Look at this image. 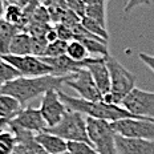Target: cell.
I'll list each match as a JSON object with an SVG mask.
<instances>
[{
  "mask_svg": "<svg viewBox=\"0 0 154 154\" xmlns=\"http://www.w3.org/2000/svg\"><path fill=\"white\" fill-rule=\"evenodd\" d=\"M72 75L66 76H56V75H45L37 77H25L20 76L17 79L5 82L0 86V94H11L24 105L31 100L44 96L51 89L60 91L63 85L70 79Z\"/></svg>",
  "mask_w": 154,
  "mask_h": 154,
  "instance_id": "cell-1",
  "label": "cell"
},
{
  "mask_svg": "<svg viewBox=\"0 0 154 154\" xmlns=\"http://www.w3.org/2000/svg\"><path fill=\"white\" fill-rule=\"evenodd\" d=\"M59 96L68 109L80 112V113L85 114L86 117L105 120V121H109V122H114V121L124 120V118H146V117H140V116L130 113L122 105L108 104L104 100L88 101L81 97H72V96L60 91H59Z\"/></svg>",
  "mask_w": 154,
  "mask_h": 154,
  "instance_id": "cell-2",
  "label": "cell"
},
{
  "mask_svg": "<svg viewBox=\"0 0 154 154\" xmlns=\"http://www.w3.org/2000/svg\"><path fill=\"white\" fill-rule=\"evenodd\" d=\"M110 73V92L104 94L102 100L108 104L122 105L124 98L136 88V76L126 69L112 54L105 57Z\"/></svg>",
  "mask_w": 154,
  "mask_h": 154,
  "instance_id": "cell-3",
  "label": "cell"
},
{
  "mask_svg": "<svg viewBox=\"0 0 154 154\" xmlns=\"http://www.w3.org/2000/svg\"><path fill=\"white\" fill-rule=\"evenodd\" d=\"M45 130L61 137L65 141H80V142L92 143L88 137L86 116L76 110L68 109V112L65 113V116H64L63 120L59 124L52 128H47Z\"/></svg>",
  "mask_w": 154,
  "mask_h": 154,
  "instance_id": "cell-4",
  "label": "cell"
},
{
  "mask_svg": "<svg viewBox=\"0 0 154 154\" xmlns=\"http://www.w3.org/2000/svg\"><path fill=\"white\" fill-rule=\"evenodd\" d=\"M86 129H88V137L97 149L100 154H117L116 147V136L112 122L105 120H97V118L86 117Z\"/></svg>",
  "mask_w": 154,
  "mask_h": 154,
  "instance_id": "cell-5",
  "label": "cell"
},
{
  "mask_svg": "<svg viewBox=\"0 0 154 154\" xmlns=\"http://www.w3.org/2000/svg\"><path fill=\"white\" fill-rule=\"evenodd\" d=\"M5 61L15 66L20 72L21 76L25 77H37L45 75H54V70L51 65L43 61L41 57L35 54H25V56H16V54H3Z\"/></svg>",
  "mask_w": 154,
  "mask_h": 154,
  "instance_id": "cell-6",
  "label": "cell"
},
{
  "mask_svg": "<svg viewBox=\"0 0 154 154\" xmlns=\"http://www.w3.org/2000/svg\"><path fill=\"white\" fill-rule=\"evenodd\" d=\"M112 126L121 136L154 141V120L152 118H124L112 122Z\"/></svg>",
  "mask_w": 154,
  "mask_h": 154,
  "instance_id": "cell-7",
  "label": "cell"
},
{
  "mask_svg": "<svg viewBox=\"0 0 154 154\" xmlns=\"http://www.w3.org/2000/svg\"><path fill=\"white\" fill-rule=\"evenodd\" d=\"M122 106L136 116L154 120V92L134 88L124 98Z\"/></svg>",
  "mask_w": 154,
  "mask_h": 154,
  "instance_id": "cell-8",
  "label": "cell"
},
{
  "mask_svg": "<svg viewBox=\"0 0 154 154\" xmlns=\"http://www.w3.org/2000/svg\"><path fill=\"white\" fill-rule=\"evenodd\" d=\"M38 109H40L48 128L57 125L68 112V108L60 98L59 91H56V89H51L43 96Z\"/></svg>",
  "mask_w": 154,
  "mask_h": 154,
  "instance_id": "cell-9",
  "label": "cell"
},
{
  "mask_svg": "<svg viewBox=\"0 0 154 154\" xmlns=\"http://www.w3.org/2000/svg\"><path fill=\"white\" fill-rule=\"evenodd\" d=\"M69 88L76 91L80 97L88 101H102V93L98 91L94 80L88 69H81L76 73H72L70 79L66 81Z\"/></svg>",
  "mask_w": 154,
  "mask_h": 154,
  "instance_id": "cell-10",
  "label": "cell"
},
{
  "mask_svg": "<svg viewBox=\"0 0 154 154\" xmlns=\"http://www.w3.org/2000/svg\"><path fill=\"white\" fill-rule=\"evenodd\" d=\"M11 122L15 124L19 128L29 130L35 134L41 133V131H44L48 128L45 120L43 118L40 109L33 108V106L23 108L20 113L16 116L14 120H11Z\"/></svg>",
  "mask_w": 154,
  "mask_h": 154,
  "instance_id": "cell-11",
  "label": "cell"
},
{
  "mask_svg": "<svg viewBox=\"0 0 154 154\" xmlns=\"http://www.w3.org/2000/svg\"><path fill=\"white\" fill-rule=\"evenodd\" d=\"M117 154H154V141L116 136Z\"/></svg>",
  "mask_w": 154,
  "mask_h": 154,
  "instance_id": "cell-12",
  "label": "cell"
},
{
  "mask_svg": "<svg viewBox=\"0 0 154 154\" xmlns=\"http://www.w3.org/2000/svg\"><path fill=\"white\" fill-rule=\"evenodd\" d=\"M88 70L91 72L93 80H94L98 91L102 93V96L110 92V73H109L105 57H98L94 63H92L88 66Z\"/></svg>",
  "mask_w": 154,
  "mask_h": 154,
  "instance_id": "cell-13",
  "label": "cell"
},
{
  "mask_svg": "<svg viewBox=\"0 0 154 154\" xmlns=\"http://www.w3.org/2000/svg\"><path fill=\"white\" fill-rule=\"evenodd\" d=\"M36 140L49 154H60L68 150V141L47 130L36 134Z\"/></svg>",
  "mask_w": 154,
  "mask_h": 154,
  "instance_id": "cell-14",
  "label": "cell"
},
{
  "mask_svg": "<svg viewBox=\"0 0 154 154\" xmlns=\"http://www.w3.org/2000/svg\"><path fill=\"white\" fill-rule=\"evenodd\" d=\"M9 54L25 56L32 54V36L27 31H21L16 33L9 44Z\"/></svg>",
  "mask_w": 154,
  "mask_h": 154,
  "instance_id": "cell-15",
  "label": "cell"
},
{
  "mask_svg": "<svg viewBox=\"0 0 154 154\" xmlns=\"http://www.w3.org/2000/svg\"><path fill=\"white\" fill-rule=\"evenodd\" d=\"M24 106L11 94H0V118L14 120Z\"/></svg>",
  "mask_w": 154,
  "mask_h": 154,
  "instance_id": "cell-16",
  "label": "cell"
},
{
  "mask_svg": "<svg viewBox=\"0 0 154 154\" xmlns=\"http://www.w3.org/2000/svg\"><path fill=\"white\" fill-rule=\"evenodd\" d=\"M23 29H20L17 25L8 23L4 19L0 20V52H2V54H8L9 44H11L12 38L16 33H19Z\"/></svg>",
  "mask_w": 154,
  "mask_h": 154,
  "instance_id": "cell-17",
  "label": "cell"
},
{
  "mask_svg": "<svg viewBox=\"0 0 154 154\" xmlns=\"http://www.w3.org/2000/svg\"><path fill=\"white\" fill-rule=\"evenodd\" d=\"M88 54H89L88 49H86L85 45L80 40L75 38V40H72V41L68 43L66 56H69L72 60H76V61H84V60H86L88 57H91V56H88Z\"/></svg>",
  "mask_w": 154,
  "mask_h": 154,
  "instance_id": "cell-18",
  "label": "cell"
},
{
  "mask_svg": "<svg viewBox=\"0 0 154 154\" xmlns=\"http://www.w3.org/2000/svg\"><path fill=\"white\" fill-rule=\"evenodd\" d=\"M85 16L106 27V2H102L100 4L94 5H88L85 8Z\"/></svg>",
  "mask_w": 154,
  "mask_h": 154,
  "instance_id": "cell-19",
  "label": "cell"
},
{
  "mask_svg": "<svg viewBox=\"0 0 154 154\" xmlns=\"http://www.w3.org/2000/svg\"><path fill=\"white\" fill-rule=\"evenodd\" d=\"M16 146H17V141L11 130H5L0 134V154H12Z\"/></svg>",
  "mask_w": 154,
  "mask_h": 154,
  "instance_id": "cell-20",
  "label": "cell"
},
{
  "mask_svg": "<svg viewBox=\"0 0 154 154\" xmlns=\"http://www.w3.org/2000/svg\"><path fill=\"white\" fill-rule=\"evenodd\" d=\"M20 72L15 68L12 64H9L8 61H5L4 59L0 60V84H5L9 82L12 80L20 77Z\"/></svg>",
  "mask_w": 154,
  "mask_h": 154,
  "instance_id": "cell-21",
  "label": "cell"
},
{
  "mask_svg": "<svg viewBox=\"0 0 154 154\" xmlns=\"http://www.w3.org/2000/svg\"><path fill=\"white\" fill-rule=\"evenodd\" d=\"M81 24L84 25V27L88 29L91 33L96 35V36L104 38V40H109V35H108V31H106V27H104V25H101L100 23H97L96 20H93L91 17H84L81 19Z\"/></svg>",
  "mask_w": 154,
  "mask_h": 154,
  "instance_id": "cell-22",
  "label": "cell"
},
{
  "mask_svg": "<svg viewBox=\"0 0 154 154\" xmlns=\"http://www.w3.org/2000/svg\"><path fill=\"white\" fill-rule=\"evenodd\" d=\"M68 43L69 41L61 40V38L53 41V43H49L43 57H59V56H63V54H66Z\"/></svg>",
  "mask_w": 154,
  "mask_h": 154,
  "instance_id": "cell-23",
  "label": "cell"
},
{
  "mask_svg": "<svg viewBox=\"0 0 154 154\" xmlns=\"http://www.w3.org/2000/svg\"><path fill=\"white\" fill-rule=\"evenodd\" d=\"M68 150L73 154H100L92 143L80 141H68Z\"/></svg>",
  "mask_w": 154,
  "mask_h": 154,
  "instance_id": "cell-24",
  "label": "cell"
},
{
  "mask_svg": "<svg viewBox=\"0 0 154 154\" xmlns=\"http://www.w3.org/2000/svg\"><path fill=\"white\" fill-rule=\"evenodd\" d=\"M54 28H56V31H57L59 38H61V40H65V41L75 40V33H73L72 28H69L68 25H65V24H63V23H57Z\"/></svg>",
  "mask_w": 154,
  "mask_h": 154,
  "instance_id": "cell-25",
  "label": "cell"
},
{
  "mask_svg": "<svg viewBox=\"0 0 154 154\" xmlns=\"http://www.w3.org/2000/svg\"><path fill=\"white\" fill-rule=\"evenodd\" d=\"M150 3H152V0H128L122 12L124 14H129L134 8L141 7V5H150Z\"/></svg>",
  "mask_w": 154,
  "mask_h": 154,
  "instance_id": "cell-26",
  "label": "cell"
},
{
  "mask_svg": "<svg viewBox=\"0 0 154 154\" xmlns=\"http://www.w3.org/2000/svg\"><path fill=\"white\" fill-rule=\"evenodd\" d=\"M68 4V7L69 9H72L75 14H77L80 16V17H84L85 16V8H86V5L82 3V0H79V2H72V3H66Z\"/></svg>",
  "mask_w": 154,
  "mask_h": 154,
  "instance_id": "cell-27",
  "label": "cell"
},
{
  "mask_svg": "<svg viewBox=\"0 0 154 154\" xmlns=\"http://www.w3.org/2000/svg\"><path fill=\"white\" fill-rule=\"evenodd\" d=\"M138 57H140L141 61L147 66V68L154 72V56L153 54H149V53H145V52H140Z\"/></svg>",
  "mask_w": 154,
  "mask_h": 154,
  "instance_id": "cell-28",
  "label": "cell"
},
{
  "mask_svg": "<svg viewBox=\"0 0 154 154\" xmlns=\"http://www.w3.org/2000/svg\"><path fill=\"white\" fill-rule=\"evenodd\" d=\"M45 38H47L48 44L53 43V41H56V40H59V35H57L56 28H54V27H49V29H48L47 33H45Z\"/></svg>",
  "mask_w": 154,
  "mask_h": 154,
  "instance_id": "cell-29",
  "label": "cell"
},
{
  "mask_svg": "<svg viewBox=\"0 0 154 154\" xmlns=\"http://www.w3.org/2000/svg\"><path fill=\"white\" fill-rule=\"evenodd\" d=\"M5 4H15V5H20V7L25 8L28 4L31 3V0H4Z\"/></svg>",
  "mask_w": 154,
  "mask_h": 154,
  "instance_id": "cell-30",
  "label": "cell"
},
{
  "mask_svg": "<svg viewBox=\"0 0 154 154\" xmlns=\"http://www.w3.org/2000/svg\"><path fill=\"white\" fill-rule=\"evenodd\" d=\"M5 7H7V4H5V2H4V0H0V20H3V19H4Z\"/></svg>",
  "mask_w": 154,
  "mask_h": 154,
  "instance_id": "cell-31",
  "label": "cell"
},
{
  "mask_svg": "<svg viewBox=\"0 0 154 154\" xmlns=\"http://www.w3.org/2000/svg\"><path fill=\"white\" fill-rule=\"evenodd\" d=\"M12 154H29L25 150V147L24 146H21V145H17L16 146V149H15V152L12 153Z\"/></svg>",
  "mask_w": 154,
  "mask_h": 154,
  "instance_id": "cell-32",
  "label": "cell"
},
{
  "mask_svg": "<svg viewBox=\"0 0 154 154\" xmlns=\"http://www.w3.org/2000/svg\"><path fill=\"white\" fill-rule=\"evenodd\" d=\"M104 0H82V3L88 7V5H94V4H100V3H102Z\"/></svg>",
  "mask_w": 154,
  "mask_h": 154,
  "instance_id": "cell-33",
  "label": "cell"
},
{
  "mask_svg": "<svg viewBox=\"0 0 154 154\" xmlns=\"http://www.w3.org/2000/svg\"><path fill=\"white\" fill-rule=\"evenodd\" d=\"M60 0H41V4L45 5V7H51V5L56 4V3H59Z\"/></svg>",
  "mask_w": 154,
  "mask_h": 154,
  "instance_id": "cell-34",
  "label": "cell"
},
{
  "mask_svg": "<svg viewBox=\"0 0 154 154\" xmlns=\"http://www.w3.org/2000/svg\"><path fill=\"white\" fill-rule=\"evenodd\" d=\"M60 154H73V153L69 152V150H66V152H63V153H60Z\"/></svg>",
  "mask_w": 154,
  "mask_h": 154,
  "instance_id": "cell-35",
  "label": "cell"
},
{
  "mask_svg": "<svg viewBox=\"0 0 154 154\" xmlns=\"http://www.w3.org/2000/svg\"><path fill=\"white\" fill-rule=\"evenodd\" d=\"M66 3H72V2H79V0H65Z\"/></svg>",
  "mask_w": 154,
  "mask_h": 154,
  "instance_id": "cell-36",
  "label": "cell"
},
{
  "mask_svg": "<svg viewBox=\"0 0 154 154\" xmlns=\"http://www.w3.org/2000/svg\"><path fill=\"white\" fill-rule=\"evenodd\" d=\"M32 2H36V3H38V4H41V0H32Z\"/></svg>",
  "mask_w": 154,
  "mask_h": 154,
  "instance_id": "cell-37",
  "label": "cell"
},
{
  "mask_svg": "<svg viewBox=\"0 0 154 154\" xmlns=\"http://www.w3.org/2000/svg\"><path fill=\"white\" fill-rule=\"evenodd\" d=\"M0 60H3V56H0Z\"/></svg>",
  "mask_w": 154,
  "mask_h": 154,
  "instance_id": "cell-38",
  "label": "cell"
},
{
  "mask_svg": "<svg viewBox=\"0 0 154 154\" xmlns=\"http://www.w3.org/2000/svg\"><path fill=\"white\" fill-rule=\"evenodd\" d=\"M104 2H106V3H108V2H109V0H104Z\"/></svg>",
  "mask_w": 154,
  "mask_h": 154,
  "instance_id": "cell-39",
  "label": "cell"
},
{
  "mask_svg": "<svg viewBox=\"0 0 154 154\" xmlns=\"http://www.w3.org/2000/svg\"><path fill=\"white\" fill-rule=\"evenodd\" d=\"M0 56H3V54H2V52H0Z\"/></svg>",
  "mask_w": 154,
  "mask_h": 154,
  "instance_id": "cell-40",
  "label": "cell"
},
{
  "mask_svg": "<svg viewBox=\"0 0 154 154\" xmlns=\"http://www.w3.org/2000/svg\"><path fill=\"white\" fill-rule=\"evenodd\" d=\"M0 86H2V84H0Z\"/></svg>",
  "mask_w": 154,
  "mask_h": 154,
  "instance_id": "cell-41",
  "label": "cell"
}]
</instances>
